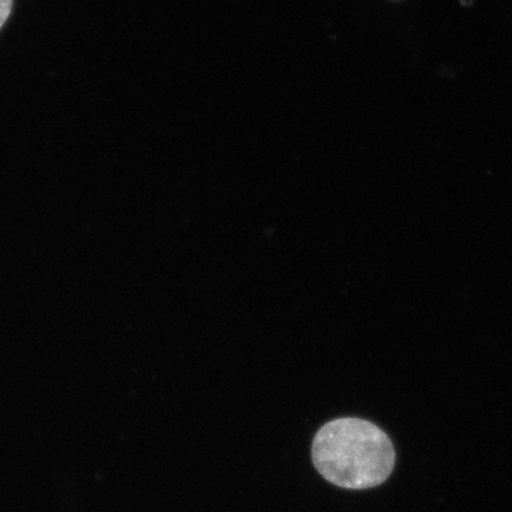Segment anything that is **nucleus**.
Listing matches in <instances>:
<instances>
[{
  "label": "nucleus",
  "mask_w": 512,
  "mask_h": 512,
  "mask_svg": "<svg viewBox=\"0 0 512 512\" xmlns=\"http://www.w3.org/2000/svg\"><path fill=\"white\" fill-rule=\"evenodd\" d=\"M313 464L329 483L348 490L383 484L396 464L392 441L382 429L360 419L325 424L312 446Z\"/></svg>",
  "instance_id": "1"
},
{
  "label": "nucleus",
  "mask_w": 512,
  "mask_h": 512,
  "mask_svg": "<svg viewBox=\"0 0 512 512\" xmlns=\"http://www.w3.org/2000/svg\"><path fill=\"white\" fill-rule=\"evenodd\" d=\"M13 0H0V28L5 25L10 12H12Z\"/></svg>",
  "instance_id": "2"
}]
</instances>
